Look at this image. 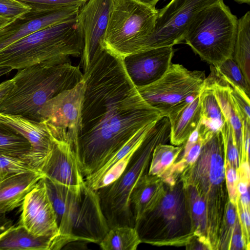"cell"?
<instances>
[{
	"instance_id": "obj_1",
	"label": "cell",
	"mask_w": 250,
	"mask_h": 250,
	"mask_svg": "<svg viewBox=\"0 0 250 250\" xmlns=\"http://www.w3.org/2000/svg\"><path fill=\"white\" fill-rule=\"evenodd\" d=\"M83 74L81 124L74 152L85 179L138 130L162 117L141 96L123 58L103 49Z\"/></svg>"
},
{
	"instance_id": "obj_2",
	"label": "cell",
	"mask_w": 250,
	"mask_h": 250,
	"mask_svg": "<svg viewBox=\"0 0 250 250\" xmlns=\"http://www.w3.org/2000/svg\"><path fill=\"white\" fill-rule=\"evenodd\" d=\"M83 79L71 62H45L19 69L13 84L0 102V112L40 122L39 112L48 100Z\"/></svg>"
},
{
	"instance_id": "obj_3",
	"label": "cell",
	"mask_w": 250,
	"mask_h": 250,
	"mask_svg": "<svg viewBox=\"0 0 250 250\" xmlns=\"http://www.w3.org/2000/svg\"><path fill=\"white\" fill-rule=\"evenodd\" d=\"M203 139L199 156L187 167L180 178L184 186L194 187L204 200L208 218V239L212 248L217 246L229 196L225 178L223 138L220 130L208 131Z\"/></svg>"
},
{
	"instance_id": "obj_4",
	"label": "cell",
	"mask_w": 250,
	"mask_h": 250,
	"mask_svg": "<svg viewBox=\"0 0 250 250\" xmlns=\"http://www.w3.org/2000/svg\"><path fill=\"white\" fill-rule=\"evenodd\" d=\"M83 46L77 16L33 32L0 51V67L21 69L45 62H66L81 57Z\"/></svg>"
},
{
	"instance_id": "obj_5",
	"label": "cell",
	"mask_w": 250,
	"mask_h": 250,
	"mask_svg": "<svg viewBox=\"0 0 250 250\" xmlns=\"http://www.w3.org/2000/svg\"><path fill=\"white\" fill-rule=\"evenodd\" d=\"M170 125L167 117L159 119L135 151L121 175L110 184L96 190L109 229L128 226L134 227L130 208V196L139 179L148 173L154 149L170 140Z\"/></svg>"
},
{
	"instance_id": "obj_6",
	"label": "cell",
	"mask_w": 250,
	"mask_h": 250,
	"mask_svg": "<svg viewBox=\"0 0 250 250\" xmlns=\"http://www.w3.org/2000/svg\"><path fill=\"white\" fill-rule=\"evenodd\" d=\"M165 184L159 202L134 227L142 243L186 246L195 235L186 189L180 178L174 186Z\"/></svg>"
},
{
	"instance_id": "obj_7",
	"label": "cell",
	"mask_w": 250,
	"mask_h": 250,
	"mask_svg": "<svg viewBox=\"0 0 250 250\" xmlns=\"http://www.w3.org/2000/svg\"><path fill=\"white\" fill-rule=\"evenodd\" d=\"M237 23L224 0H218L198 13L184 41L202 61L215 65L232 57Z\"/></svg>"
},
{
	"instance_id": "obj_8",
	"label": "cell",
	"mask_w": 250,
	"mask_h": 250,
	"mask_svg": "<svg viewBox=\"0 0 250 250\" xmlns=\"http://www.w3.org/2000/svg\"><path fill=\"white\" fill-rule=\"evenodd\" d=\"M157 14L156 8L135 0H112L102 49L123 59L143 51Z\"/></svg>"
},
{
	"instance_id": "obj_9",
	"label": "cell",
	"mask_w": 250,
	"mask_h": 250,
	"mask_svg": "<svg viewBox=\"0 0 250 250\" xmlns=\"http://www.w3.org/2000/svg\"><path fill=\"white\" fill-rule=\"evenodd\" d=\"M58 229L52 250L74 242L99 244L109 228L96 190L86 184L79 189L69 188Z\"/></svg>"
},
{
	"instance_id": "obj_10",
	"label": "cell",
	"mask_w": 250,
	"mask_h": 250,
	"mask_svg": "<svg viewBox=\"0 0 250 250\" xmlns=\"http://www.w3.org/2000/svg\"><path fill=\"white\" fill-rule=\"evenodd\" d=\"M206 78L204 71L189 70L181 64L171 63L160 79L137 88L143 98L162 117H167L199 95Z\"/></svg>"
},
{
	"instance_id": "obj_11",
	"label": "cell",
	"mask_w": 250,
	"mask_h": 250,
	"mask_svg": "<svg viewBox=\"0 0 250 250\" xmlns=\"http://www.w3.org/2000/svg\"><path fill=\"white\" fill-rule=\"evenodd\" d=\"M85 83L83 79L73 88L53 97L40 111L53 140L68 143L74 151L81 124Z\"/></svg>"
},
{
	"instance_id": "obj_12",
	"label": "cell",
	"mask_w": 250,
	"mask_h": 250,
	"mask_svg": "<svg viewBox=\"0 0 250 250\" xmlns=\"http://www.w3.org/2000/svg\"><path fill=\"white\" fill-rule=\"evenodd\" d=\"M217 0H171L158 10L154 30L143 50L182 42L198 13Z\"/></svg>"
},
{
	"instance_id": "obj_13",
	"label": "cell",
	"mask_w": 250,
	"mask_h": 250,
	"mask_svg": "<svg viewBox=\"0 0 250 250\" xmlns=\"http://www.w3.org/2000/svg\"><path fill=\"white\" fill-rule=\"evenodd\" d=\"M112 0H87L81 7L77 21L82 33L83 46L81 65L83 72L103 49L101 43L107 25Z\"/></svg>"
},
{
	"instance_id": "obj_14",
	"label": "cell",
	"mask_w": 250,
	"mask_h": 250,
	"mask_svg": "<svg viewBox=\"0 0 250 250\" xmlns=\"http://www.w3.org/2000/svg\"><path fill=\"white\" fill-rule=\"evenodd\" d=\"M43 178L23 200L21 206L19 225L24 227L34 235L51 237L54 240L58 234V226Z\"/></svg>"
},
{
	"instance_id": "obj_15",
	"label": "cell",
	"mask_w": 250,
	"mask_h": 250,
	"mask_svg": "<svg viewBox=\"0 0 250 250\" xmlns=\"http://www.w3.org/2000/svg\"><path fill=\"white\" fill-rule=\"evenodd\" d=\"M33 5L26 18L0 30V51L33 32L76 17L82 6L72 5L52 11L42 5Z\"/></svg>"
},
{
	"instance_id": "obj_16",
	"label": "cell",
	"mask_w": 250,
	"mask_h": 250,
	"mask_svg": "<svg viewBox=\"0 0 250 250\" xmlns=\"http://www.w3.org/2000/svg\"><path fill=\"white\" fill-rule=\"evenodd\" d=\"M174 50L164 46L141 51L123 58L125 70L136 87L160 79L170 65Z\"/></svg>"
},
{
	"instance_id": "obj_17",
	"label": "cell",
	"mask_w": 250,
	"mask_h": 250,
	"mask_svg": "<svg viewBox=\"0 0 250 250\" xmlns=\"http://www.w3.org/2000/svg\"><path fill=\"white\" fill-rule=\"evenodd\" d=\"M39 170L45 177L71 189L85 185L76 154L68 143L54 140L52 149Z\"/></svg>"
},
{
	"instance_id": "obj_18",
	"label": "cell",
	"mask_w": 250,
	"mask_h": 250,
	"mask_svg": "<svg viewBox=\"0 0 250 250\" xmlns=\"http://www.w3.org/2000/svg\"><path fill=\"white\" fill-rule=\"evenodd\" d=\"M0 124L20 134L29 142L32 149L27 161L39 170L51 151L54 142L44 123L21 115L0 112Z\"/></svg>"
},
{
	"instance_id": "obj_19",
	"label": "cell",
	"mask_w": 250,
	"mask_h": 250,
	"mask_svg": "<svg viewBox=\"0 0 250 250\" xmlns=\"http://www.w3.org/2000/svg\"><path fill=\"white\" fill-rule=\"evenodd\" d=\"M157 121L138 130L100 170L85 178L86 186L97 190L116 180L123 172L133 154Z\"/></svg>"
},
{
	"instance_id": "obj_20",
	"label": "cell",
	"mask_w": 250,
	"mask_h": 250,
	"mask_svg": "<svg viewBox=\"0 0 250 250\" xmlns=\"http://www.w3.org/2000/svg\"><path fill=\"white\" fill-rule=\"evenodd\" d=\"M44 177L40 170L27 171L0 183V213H7L21 206L27 193Z\"/></svg>"
},
{
	"instance_id": "obj_21",
	"label": "cell",
	"mask_w": 250,
	"mask_h": 250,
	"mask_svg": "<svg viewBox=\"0 0 250 250\" xmlns=\"http://www.w3.org/2000/svg\"><path fill=\"white\" fill-rule=\"evenodd\" d=\"M166 184L161 178L148 173L135 185L130 196V208L135 224L158 204L165 190Z\"/></svg>"
},
{
	"instance_id": "obj_22",
	"label": "cell",
	"mask_w": 250,
	"mask_h": 250,
	"mask_svg": "<svg viewBox=\"0 0 250 250\" xmlns=\"http://www.w3.org/2000/svg\"><path fill=\"white\" fill-rule=\"evenodd\" d=\"M205 83L212 88L225 120L229 122L233 128L241 161L243 156V123L230 97L229 91L231 86L219 75L212 65H210V74L206 78Z\"/></svg>"
},
{
	"instance_id": "obj_23",
	"label": "cell",
	"mask_w": 250,
	"mask_h": 250,
	"mask_svg": "<svg viewBox=\"0 0 250 250\" xmlns=\"http://www.w3.org/2000/svg\"><path fill=\"white\" fill-rule=\"evenodd\" d=\"M170 125V141L175 146L183 144L198 126L201 119L199 95L167 117Z\"/></svg>"
},
{
	"instance_id": "obj_24",
	"label": "cell",
	"mask_w": 250,
	"mask_h": 250,
	"mask_svg": "<svg viewBox=\"0 0 250 250\" xmlns=\"http://www.w3.org/2000/svg\"><path fill=\"white\" fill-rule=\"evenodd\" d=\"M54 238L34 235L24 227L12 226L0 235V250H52Z\"/></svg>"
},
{
	"instance_id": "obj_25",
	"label": "cell",
	"mask_w": 250,
	"mask_h": 250,
	"mask_svg": "<svg viewBox=\"0 0 250 250\" xmlns=\"http://www.w3.org/2000/svg\"><path fill=\"white\" fill-rule=\"evenodd\" d=\"M232 58L250 83V11L238 20Z\"/></svg>"
},
{
	"instance_id": "obj_26",
	"label": "cell",
	"mask_w": 250,
	"mask_h": 250,
	"mask_svg": "<svg viewBox=\"0 0 250 250\" xmlns=\"http://www.w3.org/2000/svg\"><path fill=\"white\" fill-rule=\"evenodd\" d=\"M184 187L194 235L210 250L208 239V218L205 202L194 187L191 186Z\"/></svg>"
},
{
	"instance_id": "obj_27",
	"label": "cell",
	"mask_w": 250,
	"mask_h": 250,
	"mask_svg": "<svg viewBox=\"0 0 250 250\" xmlns=\"http://www.w3.org/2000/svg\"><path fill=\"white\" fill-rule=\"evenodd\" d=\"M141 243L135 227L122 226L110 229L99 244L103 250H136Z\"/></svg>"
},
{
	"instance_id": "obj_28",
	"label": "cell",
	"mask_w": 250,
	"mask_h": 250,
	"mask_svg": "<svg viewBox=\"0 0 250 250\" xmlns=\"http://www.w3.org/2000/svg\"><path fill=\"white\" fill-rule=\"evenodd\" d=\"M201 105L200 123L212 131L220 130L225 119L212 88L206 83L199 94Z\"/></svg>"
},
{
	"instance_id": "obj_29",
	"label": "cell",
	"mask_w": 250,
	"mask_h": 250,
	"mask_svg": "<svg viewBox=\"0 0 250 250\" xmlns=\"http://www.w3.org/2000/svg\"><path fill=\"white\" fill-rule=\"evenodd\" d=\"M31 149L30 143L25 137L0 124V154L27 161Z\"/></svg>"
},
{
	"instance_id": "obj_30",
	"label": "cell",
	"mask_w": 250,
	"mask_h": 250,
	"mask_svg": "<svg viewBox=\"0 0 250 250\" xmlns=\"http://www.w3.org/2000/svg\"><path fill=\"white\" fill-rule=\"evenodd\" d=\"M183 147V145L174 146L163 143L157 145L152 153L148 174L160 178L176 162Z\"/></svg>"
},
{
	"instance_id": "obj_31",
	"label": "cell",
	"mask_w": 250,
	"mask_h": 250,
	"mask_svg": "<svg viewBox=\"0 0 250 250\" xmlns=\"http://www.w3.org/2000/svg\"><path fill=\"white\" fill-rule=\"evenodd\" d=\"M213 66L219 75L231 86L240 89L250 96V83L232 57Z\"/></svg>"
},
{
	"instance_id": "obj_32",
	"label": "cell",
	"mask_w": 250,
	"mask_h": 250,
	"mask_svg": "<svg viewBox=\"0 0 250 250\" xmlns=\"http://www.w3.org/2000/svg\"><path fill=\"white\" fill-rule=\"evenodd\" d=\"M238 219L236 206L229 200L220 230L217 250H229L232 233Z\"/></svg>"
},
{
	"instance_id": "obj_33",
	"label": "cell",
	"mask_w": 250,
	"mask_h": 250,
	"mask_svg": "<svg viewBox=\"0 0 250 250\" xmlns=\"http://www.w3.org/2000/svg\"><path fill=\"white\" fill-rule=\"evenodd\" d=\"M220 131L223 141L225 163L237 169L241 163L240 154L233 128L228 121L225 120Z\"/></svg>"
},
{
	"instance_id": "obj_34",
	"label": "cell",
	"mask_w": 250,
	"mask_h": 250,
	"mask_svg": "<svg viewBox=\"0 0 250 250\" xmlns=\"http://www.w3.org/2000/svg\"><path fill=\"white\" fill-rule=\"evenodd\" d=\"M35 170H39L24 159L0 154V183L12 175Z\"/></svg>"
},
{
	"instance_id": "obj_35",
	"label": "cell",
	"mask_w": 250,
	"mask_h": 250,
	"mask_svg": "<svg viewBox=\"0 0 250 250\" xmlns=\"http://www.w3.org/2000/svg\"><path fill=\"white\" fill-rule=\"evenodd\" d=\"M33 4L18 0H0V14L25 19L32 11Z\"/></svg>"
},
{
	"instance_id": "obj_36",
	"label": "cell",
	"mask_w": 250,
	"mask_h": 250,
	"mask_svg": "<svg viewBox=\"0 0 250 250\" xmlns=\"http://www.w3.org/2000/svg\"><path fill=\"white\" fill-rule=\"evenodd\" d=\"M229 93L242 121L250 122L249 96L240 89L232 86L230 87Z\"/></svg>"
},
{
	"instance_id": "obj_37",
	"label": "cell",
	"mask_w": 250,
	"mask_h": 250,
	"mask_svg": "<svg viewBox=\"0 0 250 250\" xmlns=\"http://www.w3.org/2000/svg\"><path fill=\"white\" fill-rule=\"evenodd\" d=\"M225 178L229 200L236 206L238 204V195L236 184L238 181V174L236 169L225 163Z\"/></svg>"
},
{
	"instance_id": "obj_38",
	"label": "cell",
	"mask_w": 250,
	"mask_h": 250,
	"mask_svg": "<svg viewBox=\"0 0 250 250\" xmlns=\"http://www.w3.org/2000/svg\"><path fill=\"white\" fill-rule=\"evenodd\" d=\"M31 4H41L58 7L72 5L83 6L87 0H18Z\"/></svg>"
},
{
	"instance_id": "obj_39",
	"label": "cell",
	"mask_w": 250,
	"mask_h": 250,
	"mask_svg": "<svg viewBox=\"0 0 250 250\" xmlns=\"http://www.w3.org/2000/svg\"><path fill=\"white\" fill-rule=\"evenodd\" d=\"M249 250L245 239L239 219L237 220L233 229L230 242L229 250Z\"/></svg>"
},
{
	"instance_id": "obj_40",
	"label": "cell",
	"mask_w": 250,
	"mask_h": 250,
	"mask_svg": "<svg viewBox=\"0 0 250 250\" xmlns=\"http://www.w3.org/2000/svg\"><path fill=\"white\" fill-rule=\"evenodd\" d=\"M237 208L243 233L246 243L249 247L250 225V210L243 207L239 203L237 207Z\"/></svg>"
},
{
	"instance_id": "obj_41",
	"label": "cell",
	"mask_w": 250,
	"mask_h": 250,
	"mask_svg": "<svg viewBox=\"0 0 250 250\" xmlns=\"http://www.w3.org/2000/svg\"><path fill=\"white\" fill-rule=\"evenodd\" d=\"M202 142L203 139L200 135L199 140L191 146L185 156L180 159L183 160L187 167L192 165L198 159L200 153Z\"/></svg>"
},
{
	"instance_id": "obj_42",
	"label": "cell",
	"mask_w": 250,
	"mask_h": 250,
	"mask_svg": "<svg viewBox=\"0 0 250 250\" xmlns=\"http://www.w3.org/2000/svg\"><path fill=\"white\" fill-rule=\"evenodd\" d=\"M6 214L0 213V235L13 226L12 220Z\"/></svg>"
},
{
	"instance_id": "obj_43",
	"label": "cell",
	"mask_w": 250,
	"mask_h": 250,
	"mask_svg": "<svg viewBox=\"0 0 250 250\" xmlns=\"http://www.w3.org/2000/svg\"><path fill=\"white\" fill-rule=\"evenodd\" d=\"M19 20H23V19L18 17L7 16L0 14V30L12 24Z\"/></svg>"
},
{
	"instance_id": "obj_44",
	"label": "cell",
	"mask_w": 250,
	"mask_h": 250,
	"mask_svg": "<svg viewBox=\"0 0 250 250\" xmlns=\"http://www.w3.org/2000/svg\"><path fill=\"white\" fill-rule=\"evenodd\" d=\"M236 190L238 196L245 194L250 190V182L239 179L236 184Z\"/></svg>"
},
{
	"instance_id": "obj_45",
	"label": "cell",
	"mask_w": 250,
	"mask_h": 250,
	"mask_svg": "<svg viewBox=\"0 0 250 250\" xmlns=\"http://www.w3.org/2000/svg\"><path fill=\"white\" fill-rule=\"evenodd\" d=\"M13 84V80H6L0 83V102L11 89Z\"/></svg>"
},
{
	"instance_id": "obj_46",
	"label": "cell",
	"mask_w": 250,
	"mask_h": 250,
	"mask_svg": "<svg viewBox=\"0 0 250 250\" xmlns=\"http://www.w3.org/2000/svg\"><path fill=\"white\" fill-rule=\"evenodd\" d=\"M250 190L238 197V203L243 207L250 210Z\"/></svg>"
},
{
	"instance_id": "obj_47",
	"label": "cell",
	"mask_w": 250,
	"mask_h": 250,
	"mask_svg": "<svg viewBox=\"0 0 250 250\" xmlns=\"http://www.w3.org/2000/svg\"><path fill=\"white\" fill-rule=\"evenodd\" d=\"M152 8L156 9V5L160 0H135Z\"/></svg>"
},
{
	"instance_id": "obj_48",
	"label": "cell",
	"mask_w": 250,
	"mask_h": 250,
	"mask_svg": "<svg viewBox=\"0 0 250 250\" xmlns=\"http://www.w3.org/2000/svg\"><path fill=\"white\" fill-rule=\"evenodd\" d=\"M13 69L9 66L0 67V77L9 73Z\"/></svg>"
},
{
	"instance_id": "obj_49",
	"label": "cell",
	"mask_w": 250,
	"mask_h": 250,
	"mask_svg": "<svg viewBox=\"0 0 250 250\" xmlns=\"http://www.w3.org/2000/svg\"><path fill=\"white\" fill-rule=\"evenodd\" d=\"M235 1L240 3H246L248 4H250V0H234Z\"/></svg>"
}]
</instances>
